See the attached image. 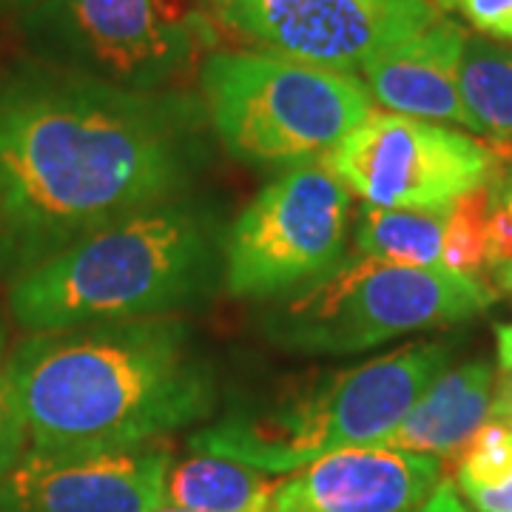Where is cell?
Returning <instances> with one entry per match:
<instances>
[{
  "label": "cell",
  "mask_w": 512,
  "mask_h": 512,
  "mask_svg": "<svg viewBox=\"0 0 512 512\" xmlns=\"http://www.w3.org/2000/svg\"><path fill=\"white\" fill-rule=\"evenodd\" d=\"M188 92H134L26 60L0 74V276L12 285L74 242L191 194L211 163Z\"/></svg>",
  "instance_id": "obj_1"
},
{
  "label": "cell",
  "mask_w": 512,
  "mask_h": 512,
  "mask_svg": "<svg viewBox=\"0 0 512 512\" xmlns=\"http://www.w3.org/2000/svg\"><path fill=\"white\" fill-rule=\"evenodd\" d=\"M9 379L40 453H117L208 419L217 373L177 316L32 333Z\"/></svg>",
  "instance_id": "obj_2"
},
{
  "label": "cell",
  "mask_w": 512,
  "mask_h": 512,
  "mask_svg": "<svg viewBox=\"0 0 512 512\" xmlns=\"http://www.w3.org/2000/svg\"><path fill=\"white\" fill-rule=\"evenodd\" d=\"M222 214L191 194L74 242L9 285L29 333L154 319L200 308L225 285Z\"/></svg>",
  "instance_id": "obj_3"
},
{
  "label": "cell",
  "mask_w": 512,
  "mask_h": 512,
  "mask_svg": "<svg viewBox=\"0 0 512 512\" xmlns=\"http://www.w3.org/2000/svg\"><path fill=\"white\" fill-rule=\"evenodd\" d=\"M450 359L447 342H413L237 404L188 444L194 453L231 458L268 476L296 473L316 458L382 444Z\"/></svg>",
  "instance_id": "obj_4"
},
{
  "label": "cell",
  "mask_w": 512,
  "mask_h": 512,
  "mask_svg": "<svg viewBox=\"0 0 512 512\" xmlns=\"http://www.w3.org/2000/svg\"><path fill=\"white\" fill-rule=\"evenodd\" d=\"M211 134L242 165H316L373 114L359 77L259 52H214L200 66Z\"/></svg>",
  "instance_id": "obj_5"
},
{
  "label": "cell",
  "mask_w": 512,
  "mask_h": 512,
  "mask_svg": "<svg viewBox=\"0 0 512 512\" xmlns=\"http://www.w3.org/2000/svg\"><path fill=\"white\" fill-rule=\"evenodd\" d=\"M493 299L495 288L478 276L356 254L322 279L274 299L262 313V333L271 345L293 353L348 356L473 319Z\"/></svg>",
  "instance_id": "obj_6"
},
{
  "label": "cell",
  "mask_w": 512,
  "mask_h": 512,
  "mask_svg": "<svg viewBox=\"0 0 512 512\" xmlns=\"http://www.w3.org/2000/svg\"><path fill=\"white\" fill-rule=\"evenodd\" d=\"M20 26L37 60L134 92H165L211 43L163 0H40Z\"/></svg>",
  "instance_id": "obj_7"
},
{
  "label": "cell",
  "mask_w": 512,
  "mask_h": 512,
  "mask_svg": "<svg viewBox=\"0 0 512 512\" xmlns=\"http://www.w3.org/2000/svg\"><path fill=\"white\" fill-rule=\"evenodd\" d=\"M350 191L325 165L282 171L225 237V288L239 299H282L348 256Z\"/></svg>",
  "instance_id": "obj_8"
},
{
  "label": "cell",
  "mask_w": 512,
  "mask_h": 512,
  "mask_svg": "<svg viewBox=\"0 0 512 512\" xmlns=\"http://www.w3.org/2000/svg\"><path fill=\"white\" fill-rule=\"evenodd\" d=\"M319 165L365 205L444 211L501 177V157L458 128L373 111Z\"/></svg>",
  "instance_id": "obj_9"
},
{
  "label": "cell",
  "mask_w": 512,
  "mask_h": 512,
  "mask_svg": "<svg viewBox=\"0 0 512 512\" xmlns=\"http://www.w3.org/2000/svg\"><path fill=\"white\" fill-rule=\"evenodd\" d=\"M220 18L268 52L353 74L441 12L433 0H222Z\"/></svg>",
  "instance_id": "obj_10"
},
{
  "label": "cell",
  "mask_w": 512,
  "mask_h": 512,
  "mask_svg": "<svg viewBox=\"0 0 512 512\" xmlns=\"http://www.w3.org/2000/svg\"><path fill=\"white\" fill-rule=\"evenodd\" d=\"M165 447L117 453L26 450L0 481V512H151L165 507Z\"/></svg>",
  "instance_id": "obj_11"
},
{
  "label": "cell",
  "mask_w": 512,
  "mask_h": 512,
  "mask_svg": "<svg viewBox=\"0 0 512 512\" xmlns=\"http://www.w3.org/2000/svg\"><path fill=\"white\" fill-rule=\"evenodd\" d=\"M439 481V458L350 447L316 458L282 481L268 512H413Z\"/></svg>",
  "instance_id": "obj_12"
},
{
  "label": "cell",
  "mask_w": 512,
  "mask_h": 512,
  "mask_svg": "<svg viewBox=\"0 0 512 512\" xmlns=\"http://www.w3.org/2000/svg\"><path fill=\"white\" fill-rule=\"evenodd\" d=\"M467 32L441 15L436 23L390 46L362 66V83L376 103L393 114L470 128L458 94V63Z\"/></svg>",
  "instance_id": "obj_13"
},
{
  "label": "cell",
  "mask_w": 512,
  "mask_h": 512,
  "mask_svg": "<svg viewBox=\"0 0 512 512\" xmlns=\"http://www.w3.org/2000/svg\"><path fill=\"white\" fill-rule=\"evenodd\" d=\"M495 370L478 359L447 367L419 396L399 427L376 447L430 458L461 456L464 444L493 416Z\"/></svg>",
  "instance_id": "obj_14"
},
{
  "label": "cell",
  "mask_w": 512,
  "mask_h": 512,
  "mask_svg": "<svg viewBox=\"0 0 512 512\" xmlns=\"http://www.w3.org/2000/svg\"><path fill=\"white\" fill-rule=\"evenodd\" d=\"M279 484L239 461L197 453L171 464L165 504L194 512H268Z\"/></svg>",
  "instance_id": "obj_15"
},
{
  "label": "cell",
  "mask_w": 512,
  "mask_h": 512,
  "mask_svg": "<svg viewBox=\"0 0 512 512\" xmlns=\"http://www.w3.org/2000/svg\"><path fill=\"white\" fill-rule=\"evenodd\" d=\"M458 94L470 120L501 160H512V46L467 35L458 63Z\"/></svg>",
  "instance_id": "obj_16"
},
{
  "label": "cell",
  "mask_w": 512,
  "mask_h": 512,
  "mask_svg": "<svg viewBox=\"0 0 512 512\" xmlns=\"http://www.w3.org/2000/svg\"><path fill=\"white\" fill-rule=\"evenodd\" d=\"M447 211L365 205L356 225V254L410 268H444Z\"/></svg>",
  "instance_id": "obj_17"
},
{
  "label": "cell",
  "mask_w": 512,
  "mask_h": 512,
  "mask_svg": "<svg viewBox=\"0 0 512 512\" xmlns=\"http://www.w3.org/2000/svg\"><path fill=\"white\" fill-rule=\"evenodd\" d=\"M487 222H490V185L464 194L447 211L444 225V268L461 276L487 271Z\"/></svg>",
  "instance_id": "obj_18"
},
{
  "label": "cell",
  "mask_w": 512,
  "mask_h": 512,
  "mask_svg": "<svg viewBox=\"0 0 512 512\" xmlns=\"http://www.w3.org/2000/svg\"><path fill=\"white\" fill-rule=\"evenodd\" d=\"M512 476V424L487 419L458 456V487H495Z\"/></svg>",
  "instance_id": "obj_19"
},
{
  "label": "cell",
  "mask_w": 512,
  "mask_h": 512,
  "mask_svg": "<svg viewBox=\"0 0 512 512\" xmlns=\"http://www.w3.org/2000/svg\"><path fill=\"white\" fill-rule=\"evenodd\" d=\"M29 450V424L18 390L6 370H0V481L15 470Z\"/></svg>",
  "instance_id": "obj_20"
},
{
  "label": "cell",
  "mask_w": 512,
  "mask_h": 512,
  "mask_svg": "<svg viewBox=\"0 0 512 512\" xmlns=\"http://www.w3.org/2000/svg\"><path fill=\"white\" fill-rule=\"evenodd\" d=\"M512 265V174L490 185L487 222V271L498 276Z\"/></svg>",
  "instance_id": "obj_21"
},
{
  "label": "cell",
  "mask_w": 512,
  "mask_h": 512,
  "mask_svg": "<svg viewBox=\"0 0 512 512\" xmlns=\"http://www.w3.org/2000/svg\"><path fill=\"white\" fill-rule=\"evenodd\" d=\"M441 15H458L481 37L512 43V0H433Z\"/></svg>",
  "instance_id": "obj_22"
},
{
  "label": "cell",
  "mask_w": 512,
  "mask_h": 512,
  "mask_svg": "<svg viewBox=\"0 0 512 512\" xmlns=\"http://www.w3.org/2000/svg\"><path fill=\"white\" fill-rule=\"evenodd\" d=\"M461 493L476 512H512V476L495 487H467Z\"/></svg>",
  "instance_id": "obj_23"
},
{
  "label": "cell",
  "mask_w": 512,
  "mask_h": 512,
  "mask_svg": "<svg viewBox=\"0 0 512 512\" xmlns=\"http://www.w3.org/2000/svg\"><path fill=\"white\" fill-rule=\"evenodd\" d=\"M413 512H470L467 510V504L461 501V495L458 490L450 484V481H439V487L430 493V498L416 507Z\"/></svg>",
  "instance_id": "obj_24"
},
{
  "label": "cell",
  "mask_w": 512,
  "mask_h": 512,
  "mask_svg": "<svg viewBox=\"0 0 512 512\" xmlns=\"http://www.w3.org/2000/svg\"><path fill=\"white\" fill-rule=\"evenodd\" d=\"M495 339H498V365H501V370H507V367H512V322L510 325H498Z\"/></svg>",
  "instance_id": "obj_25"
},
{
  "label": "cell",
  "mask_w": 512,
  "mask_h": 512,
  "mask_svg": "<svg viewBox=\"0 0 512 512\" xmlns=\"http://www.w3.org/2000/svg\"><path fill=\"white\" fill-rule=\"evenodd\" d=\"M507 404H512V367L504 370V379H501V384L495 387L493 413L495 410H501V407H507Z\"/></svg>",
  "instance_id": "obj_26"
},
{
  "label": "cell",
  "mask_w": 512,
  "mask_h": 512,
  "mask_svg": "<svg viewBox=\"0 0 512 512\" xmlns=\"http://www.w3.org/2000/svg\"><path fill=\"white\" fill-rule=\"evenodd\" d=\"M493 279H495V285H498V291L512 293V265L507 268V271H501L498 276H493Z\"/></svg>",
  "instance_id": "obj_27"
},
{
  "label": "cell",
  "mask_w": 512,
  "mask_h": 512,
  "mask_svg": "<svg viewBox=\"0 0 512 512\" xmlns=\"http://www.w3.org/2000/svg\"><path fill=\"white\" fill-rule=\"evenodd\" d=\"M0 3H9V6H18L20 12H26V9H32V6H37L40 0H0Z\"/></svg>",
  "instance_id": "obj_28"
},
{
  "label": "cell",
  "mask_w": 512,
  "mask_h": 512,
  "mask_svg": "<svg viewBox=\"0 0 512 512\" xmlns=\"http://www.w3.org/2000/svg\"><path fill=\"white\" fill-rule=\"evenodd\" d=\"M151 512H194V510H183V507H171V504H165L160 510H151Z\"/></svg>",
  "instance_id": "obj_29"
}]
</instances>
